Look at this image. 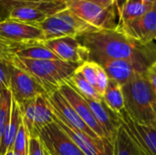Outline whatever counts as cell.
<instances>
[{
    "mask_svg": "<svg viewBox=\"0 0 156 155\" xmlns=\"http://www.w3.org/2000/svg\"><path fill=\"white\" fill-rule=\"evenodd\" d=\"M99 65L103 68L110 79L122 86L127 83L134 76L146 72V70L139 65L128 60L109 59L102 61Z\"/></svg>",
    "mask_w": 156,
    "mask_h": 155,
    "instance_id": "obj_16",
    "label": "cell"
},
{
    "mask_svg": "<svg viewBox=\"0 0 156 155\" xmlns=\"http://www.w3.org/2000/svg\"><path fill=\"white\" fill-rule=\"evenodd\" d=\"M27 155H50L39 137H29Z\"/></svg>",
    "mask_w": 156,
    "mask_h": 155,
    "instance_id": "obj_28",
    "label": "cell"
},
{
    "mask_svg": "<svg viewBox=\"0 0 156 155\" xmlns=\"http://www.w3.org/2000/svg\"><path fill=\"white\" fill-rule=\"evenodd\" d=\"M38 137L50 155H86L54 122L43 128Z\"/></svg>",
    "mask_w": 156,
    "mask_h": 155,
    "instance_id": "obj_10",
    "label": "cell"
},
{
    "mask_svg": "<svg viewBox=\"0 0 156 155\" xmlns=\"http://www.w3.org/2000/svg\"><path fill=\"white\" fill-rule=\"evenodd\" d=\"M58 91L68 100V102L75 110L78 115L81 118V120L94 132V133L100 139L107 140L103 129L101 128V126L94 117L93 113L91 112L84 98L80 93H78L67 81L59 86Z\"/></svg>",
    "mask_w": 156,
    "mask_h": 155,
    "instance_id": "obj_14",
    "label": "cell"
},
{
    "mask_svg": "<svg viewBox=\"0 0 156 155\" xmlns=\"http://www.w3.org/2000/svg\"><path fill=\"white\" fill-rule=\"evenodd\" d=\"M124 111L135 122L156 127V90L145 73L122 85Z\"/></svg>",
    "mask_w": 156,
    "mask_h": 155,
    "instance_id": "obj_2",
    "label": "cell"
},
{
    "mask_svg": "<svg viewBox=\"0 0 156 155\" xmlns=\"http://www.w3.org/2000/svg\"><path fill=\"white\" fill-rule=\"evenodd\" d=\"M12 107V93L9 89L0 91V145L10 120Z\"/></svg>",
    "mask_w": 156,
    "mask_h": 155,
    "instance_id": "obj_24",
    "label": "cell"
},
{
    "mask_svg": "<svg viewBox=\"0 0 156 155\" xmlns=\"http://www.w3.org/2000/svg\"><path fill=\"white\" fill-rule=\"evenodd\" d=\"M6 60L39 81L46 88L48 94L58 90L80 66L60 59L31 60L10 57Z\"/></svg>",
    "mask_w": 156,
    "mask_h": 155,
    "instance_id": "obj_3",
    "label": "cell"
},
{
    "mask_svg": "<svg viewBox=\"0 0 156 155\" xmlns=\"http://www.w3.org/2000/svg\"><path fill=\"white\" fill-rule=\"evenodd\" d=\"M144 3H149V4H156V0H139Z\"/></svg>",
    "mask_w": 156,
    "mask_h": 155,
    "instance_id": "obj_32",
    "label": "cell"
},
{
    "mask_svg": "<svg viewBox=\"0 0 156 155\" xmlns=\"http://www.w3.org/2000/svg\"><path fill=\"white\" fill-rule=\"evenodd\" d=\"M53 122L86 155H112V144L107 140L93 139L84 132L71 128L55 114Z\"/></svg>",
    "mask_w": 156,
    "mask_h": 155,
    "instance_id": "obj_11",
    "label": "cell"
},
{
    "mask_svg": "<svg viewBox=\"0 0 156 155\" xmlns=\"http://www.w3.org/2000/svg\"><path fill=\"white\" fill-rule=\"evenodd\" d=\"M88 103L94 117L101 126L106 135V139L112 143L118 128L121 126L119 115L113 112L103 101V100H96L83 97Z\"/></svg>",
    "mask_w": 156,
    "mask_h": 155,
    "instance_id": "obj_15",
    "label": "cell"
},
{
    "mask_svg": "<svg viewBox=\"0 0 156 155\" xmlns=\"http://www.w3.org/2000/svg\"><path fill=\"white\" fill-rule=\"evenodd\" d=\"M145 75L148 80L150 81V83L156 90V61L147 69V71L145 72Z\"/></svg>",
    "mask_w": 156,
    "mask_h": 155,
    "instance_id": "obj_31",
    "label": "cell"
},
{
    "mask_svg": "<svg viewBox=\"0 0 156 155\" xmlns=\"http://www.w3.org/2000/svg\"><path fill=\"white\" fill-rule=\"evenodd\" d=\"M23 123L22 114L17 102L12 97V107H11V115L9 122L5 131L1 145H0V155H4L7 151L13 150L14 143L17 134V132Z\"/></svg>",
    "mask_w": 156,
    "mask_h": 155,
    "instance_id": "obj_18",
    "label": "cell"
},
{
    "mask_svg": "<svg viewBox=\"0 0 156 155\" xmlns=\"http://www.w3.org/2000/svg\"><path fill=\"white\" fill-rule=\"evenodd\" d=\"M77 38L88 48L89 60L97 64L109 59L128 60L147 71L156 61L154 42L144 45L116 29H98Z\"/></svg>",
    "mask_w": 156,
    "mask_h": 155,
    "instance_id": "obj_1",
    "label": "cell"
},
{
    "mask_svg": "<svg viewBox=\"0 0 156 155\" xmlns=\"http://www.w3.org/2000/svg\"><path fill=\"white\" fill-rule=\"evenodd\" d=\"M154 5L139 0H126L118 12V23L140 17L150 11Z\"/></svg>",
    "mask_w": 156,
    "mask_h": 155,
    "instance_id": "obj_19",
    "label": "cell"
},
{
    "mask_svg": "<svg viewBox=\"0 0 156 155\" xmlns=\"http://www.w3.org/2000/svg\"><path fill=\"white\" fill-rule=\"evenodd\" d=\"M87 1L98 4L104 7L114 8L117 12H119L120 8L122 7V5L124 4L126 0H87Z\"/></svg>",
    "mask_w": 156,
    "mask_h": 155,
    "instance_id": "obj_30",
    "label": "cell"
},
{
    "mask_svg": "<svg viewBox=\"0 0 156 155\" xmlns=\"http://www.w3.org/2000/svg\"><path fill=\"white\" fill-rule=\"evenodd\" d=\"M67 82L78 93H80L82 97H85V98H88V99H91V100H102V98L96 91L95 88L93 86H91L86 80V79L77 70L69 78V79L67 80Z\"/></svg>",
    "mask_w": 156,
    "mask_h": 155,
    "instance_id": "obj_23",
    "label": "cell"
},
{
    "mask_svg": "<svg viewBox=\"0 0 156 155\" xmlns=\"http://www.w3.org/2000/svg\"><path fill=\"white\" fill-rule=\"evenodd\" d=\"M112 144V155H141L122 125L118 128Z\"/></svg>",
    "mask_w": 156,
    "mask_h": 155,
    "instance_id": "obj_20",
    "label": "cell"
},
{
    "mask_svg": "<svg viewBox=\"0 0 156 155\" xmlns=\"http://www.w3.org/2000/svg\"><path fill=\"white\" fill-rule=\"evenodd\" d=\"M45 46L48 47L60 60L81 65L89 60V50L77 37H63L59 38L46 40Z\"/></svg>",
    "mask_w": 156,
    "mask_h": 155,
    "instance_id": "obj_12",
    "label": "cell"
},
{
    "mask_svg": "<svg viewBox=\"0 0 156 155\" xmlns=\"http://www.w3.org/2000/svg\"><path fill=\"white\" fill-rule=\"evenodd\" d=\"M44 0H0V21L7 19L11 11L18 6L37 5Z\"/></svg>",
    "mask_w": 156,
    "mask_h": 155,
    "instance_id": "obj_25",
    "label": "cell"
},
{
    "mask_svg": "<svg viewBox=\"0 0 156 155\" xmlns=\"http://www.w3.org/2000/svg\"><path fill=\"white\" fill-rule=\"evenodd\" d=\"M45 41L44 33L37 26L10 18L0 21V56L5 59L27 46Z\"/></svg>",
    "mask_w": 156,
    "mask_h": 155,
    "instance_id": "obj_4",
    "label": "cell"
},
{
    "mask_svg": "<svg viewBox=\"0 0 156 155\" xmlns=\"http://www.w3.org/2000/svg\"><path fill=\"white\" fill-rule=\"evenodd\" d=\"M119 32L142 44H150L156 40V4L140 17L118 23Z\"/></svg>",
    "mask_w": 156,
    "mask_h": 155,
    "instance_id": "obj_8",
    "label": "cell"
},
{
    "mask_svg": "<svg viewBox=\"0 0 156 155\" xmlns=\"http://www.w3.org/2000/svg\"><path fill=\"white\" fill-rule=\"evenodd\" d=\"M37 26L44 33L46 40L63 37H79L86 33L98 30L80 18L69 8L47 17Z\"/></svg>",
    "mask_w": 156,
    "mask_h": 155,
    "instance_id": "obj_5",
    "label": "cell"
},
{
    "mask_svg": "<svg viewBox=\"0 0 156 155\" xmlns=\"http://www.w3.org/2000/svg\"><path fill=\"white\" fill-rule=\"evenodd\" d=\"M9 89V61L0 56V91Z\"/></svg>",
    "mask_w": 156,
    "mask_h": 155,
    "instance_id": "obj_29",
    "label": "cell"
},
{
    "mask_svg": "<svg viewBox=\"0 0 156 155\" xmlns=\"http://www.w3.org/2000/svg\"><path fill=\"white\" fill-rule=\"evenodd\" d=\"M121 125L124 128L141 155H156V127L147 126L133 121L122 110L119 114Z\"/></svg>",
    "mask_w": 156,
    "mask_h": 155,
    "instance_id": "obj_9",
    "label": "cell"
},
{
    "mask_svg": "<svg viewBox=\"0 0 156 155\" xmlns=\"http://www.w3.org/2000/svg\"><path fill=\"white\" fill-rule=\"evenodd\" d=\"M155 41H156V40H155Z\"/></svg>",
    "mask_w": 156,
    "mask_h": 155,
    "instance_id": "obj_34",
    "label": "cell"
},
{
    "mask_svg": "<svg viewBox=\"0 0 156 155\" xmlns=\"http://www.w3.org/2000/svg\"><path fill=\"white\" fill-rule=\"evenodd\" d=\"M102 100L113 112L119 114L122 110H124L122 86L110 79Z\"/></svg>",
    "mask_w": 156,
    "mask_h": 155,
    "instance_id": "obj_21",
    "label": "cell"
},
{
    "mask_svg": "<svg viewBox=\"0 0 156 155\" xmlns=\"http://www.w3.org/2000/svg\"><path fill=\"white\" fill-rule=\"evenodd\" d=\"M48 97L50 104L53 107L54 114L58 116L61 121L66 122L71 128L82 132L93 139H100L94 133V132L81 120V118L78 115V113L68 102V100L62 96L58 90L48 94Z\"/></svg>",
    "mask_w": 156,
    "mask_h": 155,
    "instance_id": "obj_13",
    "label": "cell"
},
{
    "mask_svg": "<svg viewBox=\"0 0 156 155\" xmlns=\"http://www.w3.org/2000/svg\"><path fill=\"white\" fill-rule=\"evenodd\" d=\"M12 57H17L21 58L31 59V60L59 59L48 47L45 46L44 43H37V44L27 46L17 51Z\"/></svg>",
    "mask_w": 156,
    "mask_h": 155,
    "instance_id": "obj_22",
    "label": "cell"
},
{
    "mask_svg": "<svg viewBox=\"0 0 156 155\" xmlns=\"http://www.w3.org/2000/svg\"><path fill=\"white\" fill-rule=\"evenodd\" d=\"M54 121L53 107L49 102L48 94H42L34 99L33 125L29 137H38L40 131Z\"/></svg>",
    "mask_w": 156,
    "mask_h": 155,
    "instance_id": "obj_17",
    "label": "cell"
},
{
    "mask_svg": "<svg viewBox=\"0 0 156 155\" xmlns=\"http://www.w3.org/2000/svg\"><path fill=\"white\" fill-rule=\"evenodd\" d=\"M97 66L98 64L93 61H86L82 63L78 69L77 71H79L85 79L94 88L96 87V78H97ZM96 90V89H95ZM97 91V90H96Z\"/></svg>",
    "mask_w": 156,
    "mask_h": 155,
    "instance_id": "obj_26",
    "label": "cell"
},
{
    "mask_svg": "<svg viewBox=\"0 0 156 155\" xmlns=\"http://www.w3.org/2000/svg\"><path fill=\"white\" fill-rule=\"evenodd\" d=\"M109 77L106 73V71L103 69V68L101 66H100L98 64L97 66V78H96V90L98 92V94L102 98L105 91H106V89L108 87V84H109Z\"/></svg>",
    "mask_w": 156,
    "mask_h": 155,
    "instance_id": "obj_27",
    "label": "cell"
},
{
    "mask_svg": "<svg viewBox=\"0 0 156 155\" xmlns=\"http://www.w3.org/2000/svg\"><path fill=\"white\" fill-rule=\"evenodd\" d=\"M9 90L13 99L21 102L35 99L36 97L48 94L46 88L35 78L15 67L9 62Z\"/></svg>",
    "mask_w": 156,
    "mask_h": 155,
    "instance_id": "obj_7",
    "label": "cell"
},
{
    "mask_svg": "<svg viewBox=\"0 0 156 155\" xmlns=\"http://www.w3.org/2000/svg\"><path fill=\"white\" fill-rule=\"evenodd\" d=\"M4 155H15L14 154V151L13 150H10V151H7Z\"/></svg>",
    "mask_w": 156,
    "mask_h": 155,
    "instance_id": "obj_33",
    "label": "cell"
},
{
    "mask_svg": "<svg viewBox=\"0 0 156 155\" xmlns=\"http://www.w3.org/2000/svg\"><path fill=\"white\" fill-rule=\"evenodd\" d=\"M67 8L97 29H116L118 12L87 0H64Z\"/></svg>",
    "mask_w": 156,
    "mask_h": 155,
    "instance_id": "obj_6",
    "label": "cell"
}]
</instances>
